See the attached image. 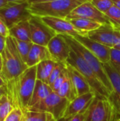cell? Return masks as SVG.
<instances>
[{
  "mask_svg": "<svg viewBox=\"0 0 120 121\" xmlns=\"http://www.w3.org/2000/svg\"><path fill=\"white\" fill-rule=\"evenodd\" d=\"M74 18H84L96 21L101 24L115 26L104 13L99 11L89 0L86 1L75 8L66 19L70 20Z\"/></svg>",
  "mask_w": 120,
  "mask_h": 121,
  "instance_id": "obj_8",
  "label": "cell"
},
{
  "mask_svg": "<svg viewBox=\"0 0 120 121\" xmlns=\"http://www.w3.org/2000/svg\"><path fill=\"white\" fill-rule=\"evenodd\" d=\"M64 35L66 40H67L68 43L71 46V49L82 56V57L86 60L88 65L95 72V74H96L99 80L101 82V83L106 87V89L111 94L113 91L112 86L105 70L103 63L97 57H95L91 51H89L86 48H85L81 43L77 41L74 37L66 35Z\"/></svg>",
  "mask_w": 120,
  "mask_h": 121,
  "instance_id": "obj_5",
  "label": "cell"
},
{
  "mask_svg": "<svg viewBox=\"0 0 120 121\" xmlns=\"http://www.w3.org/2000/svg\"><path fill=\"white\" fill-rule=\"evenodd\" d=\"M103 66L113 89L112 92L108 97L112 108L113 120L119 121L120 120V73L110 62L103 63Z\"/></svg>",
  "mask_w": 120,
  "mask_h": 121,
  "instance_id": "obj_10",
  "label": "cell"
},
{
  "mask_svg": "<svg viewBox=\"0 0 120 121\" xmlns=\"http://www.w3.org/2000/svg\"><path fill=\"white\" fill-rule=\"evenodd\" d=\"M23 121H24V119H23Z\"/></svg>",
  "mask_w": 120,
  "mask_h": 121,
  "instance_id": "obj_46",
  "label": "cell"
},
{
  "mask_svg": "<svg viewBox=\"0 0 120 121\" xmlns=\"http://www.w3.org/2000/svg\"><path fill=\"white\" fill-rule=\"evenodd\" d=\"M66 63L76 69L86 78L96 96L108 99L110 93L101 83L95 72L81 55L72 50L66 60Z\"/></svg>",
  "mask_w": 120,
  "mask_h": 121,
  "instance_id": "obj_4",
  "label": "cell"
},
{
  "mask_svg": "<svg viewBox=\"0 0 120 121\" xmlns=\"http://www.w3.org/2000/svg\"><path fill=\"white\" fill-rule=\"evenodd\" d=\"M14 109L8 95L0 97V121H4L6 118Z\"/></svg>",
  "mask_w": 120,
  "mask_h": 121,
  "instance_id": "obj_25",
  "label": "cell"
},
{
  "mask_svg": "<svg viewBox=\"0 0 120 121\" xmlns=\"http://www.w3.org/2000/svg\"><path fill=\"white\" fill-rule=\"evenodd\" d=\"M48 59L52 57L47 47L33 43L28 54L26 65L28 67L36 66L40 62Z\"/></svg>",
  "mask_w": 120,
  "mask_h": 121,
  "instance_id": "obj_18",
  "label": "cell"
},
{
  "mask_svg": "<svg viewBox=\"0 0 120 121\" xmlns=\"http://www.w3.org/2000/svg\"><path fill=\"white\" fill-rule=\"evenodd\" d=\"M95 96L96 95L93 91H90L83 95L78 96L75 99L69 102L63 118H69L86 111Z\"/></svg>",
  "mask_w": 120,
  "mask_h": 121,
  "instance_id": "obj_16",
  "label": "cell"
},
{
  "mask_svg": "<svg viewBox=\"0 0 120 121\" xmlns=\"http://www.w3.org/2000/svg\"><path fill=\"white\" fill-rule=\"evenodd\" d=\"M43 21L52 28L57 34H62L74 37L76 35H86V33L83 32L76 28L69 20L66 18L53 17V16H42L41 17Z\"/></svg>",
  "mask_w": 120,
  "mask_h": 121,
  "instance_id": "obj_14",
  "label": "cell"
},
{
  "mask_svg": "<svg viewBox=\"0 0 120 121\" xmlns=\"http://www.w3.org/2000/svg\"><path fill=\"white\" fill-rule=\"evenodd\" d=\"M6 4H8L6 0H0V9L3 7L4 6H5Z\"/></svg>",
  "mask_w": 120,
  "mask_h": 121,
  "instance_id": "obj_41",
  "label": "cell"
},
{
  "mask_svg": "<svg viewBox=\"0 0 120 121\" xmlns=\"http://www.w3.org/2000/svg\"><path fill=\"white\" fill-rule=\"evenodd\" d=\"M0 86H3V87H6V82L4 81V79H3L1 73H0Z\"/></svg>",
  "mask_w": 120,
  "mask_h": 121,
  "instance_id": "obj_38",
  "label": "cell"
},
{
  "mask_svg": "<svg viewBox=\"0 0 120 121\" xmlns=\"http://www.w3.org/2000/svg\"><path fill=\"white\" fill-rule=\"evenodd\" d=\"M74 38L80 43H81L85 48H86L89 51H91L103 63H107L110 62L111 48L91 39L87 35H79L74 36Z\"/></svg>",
  "mask_w": 120,
  "mask_h": 121,
  "instance_id": "obj_15",
  "label": "cell"
},
{
  "mask_svg": "<svg viewBox=\"0 0 120 121\" xmlns=\"http://www.w3.org/2000/svg\"><path fill=\"white\" fill-rule=\"evenodd\" d=\"M8 3H21L25 1H28V0H6Z\"/></svg>",
  "mask_w": 120,
  "mask_h": 121,
  "instance_id": "obj_39",
  "label": "cell"
},
{
  "mask_svg": "<svg viewBox=\"0 0 120 121\" xmlns=\"http://www.w3.org/2000/svg\"><path fill=\"white\" fill-rule=\"evenodd\" d=\"M110 62L120 73V50L115 48H111Z\"/></svg>",
  "mask_w": 120,
  "mask_h": 121,
  "instance_id": "obj_30",
  "label": "cell"
},
{
  "mask_svg": "<svg viewBox=\"0 0 120 121\" xmlns=\"http://www.w3.org/2000/svg\"><path fill=\"white\" fill-rule=\"evenodd\" d=\"M57 62L52 59L43 60L36 65L37 79L40 80L48 84V80L50 74L54 68Z\"/></svg>",
  "mask_w": 120,
  "mask_h": 121,
  "instance_id": "obj_21",
  "label": "cell"
},
{
  "mask_svg": "<svg viewBox=\"0 0 120 121\" xmlns=\"http://www.w3.org/2000/svg\"><path fill=\"white\" fill-rule=\"evenodd\" d=\"M51 1H55V0H28V2L29 4H35V3H40V2Z\"/></svg>",
  "mask_w": 120,
  "mask_h": 121,
  "instance_id": "obj_37",
  "label": "cell"
},
{
  "mask_svg": "<svg viewBox=\"0 0 120 121\" xmlns=\"http://www.w3.org/2000/svg\"><path fill=\"white\" fill-rule=\"evenodd\" d=\"M99 11L105 13L113 5L112 0H89Z\"/></svg>",
  "mask_w": 120,
  "mask_h": 121,
  "instance_id": "obj_28",
  "label": "cell"
},
{
  "mask_svg": "<svg viewBox=\"0 0 120 121\" xmlns=\"http://www.w3.org/2000/svg\"><path fill=\"white\" fill-rule=\"evenodd\" d=\"M85 121H114L112 108L108 99L95 96L87 109Z\"/></svg>",
  "mask_w": 120,
  "mask_h": 121,
  "instance_id": "obj_11",
  "label": "cell"
},
{
  "mask_svg": "<svg viewBox=\"0 0 120 121\" xmlns=\"http://www.w3.org/2000/svg\"><path fill=\"white\" fill-rule=\"evenodd\" d=\"M114 48L120 50V38H119V39H118V41H117V43H116V45H115V47H114Z\"/></svg>",
  "mask_w": 120,
  "mask_h": 121,
  "instance_id": "obj_42",
  "label": "cell"
},
{
  "mask_svg": "<svg viewBox=\"0 0 120 121\" xmlns=\"http://www.w3.org/2000/svg\"><path fill=\"white\" fill-rule=\"evenodd\" d=\"M110 20L117 27L120 28V9L115 5H113L105 13Z\"/></svg>",
  "mask_w": 120,
  "mask_h": 121,
  "instance_id": "obj_27",
  "label": "cell"
},
{
  "mask_svg": "<svg viewBox=\"0 0 120 121\" xmlns=\"http://www.w3.org/2000/svg\"><path fill=\"white\" fill-rule=\"evenodd\" d=\"M69 104V101L67 99L52 91L45 99L28 109L50 113L54 120L58 121L64 117Z\"/></svg>",
  "mask_w": 120,
  "mask_h": 121,
  "instance_id": "obj_7",
  "label": "cell"
},
{
  "mask_svg": "<svg viewBox=\"0 0 120 121\" xmlns=\"http://www.w3.org/2000/svg\"><path fill=\"white\" fill-rule=\"evenodd\" d=\"M66 67L68 72V74L76 88L78 96L83 95L84 94L88 93L90 91H93L92 89L88 84V81L86 78L74 67L66 62Z\"/></svg>",
  "mask_w": 120,
  "mask_h": 121,
  "instance_id": "obj_17",
  "label": "cell"
},
{
  "mask_svg": "<svg viewBox=\"0 0 120 121\" xmlns=\"http://www.w3.org/2000/svg\"></svg>",
  "mask_w": 120,
  "mask_h": 121,
  "instance_id": "obj_47",
  "label": "cell"
},
{
  "mask_svg": "<svg viewBox=\"0 0 120 121\" xmlns=\"http://www.w3.org/2000/svg\"><path fill=\"white\" fill-rule=\"evenodd\" d=\"M66 68V63L63 62H57L54 68L53 69L50 77L48 80V84L51 85L56 79L61 74V73Z\"/></svg>",
  "mask_w": 120,
  "mask_h": 121,
  "instance_id": "obj_29",
  "label": "cell"
},
{
  "mask_svg": "<svg viewBox=\"0 0 120 121\" xmlns=\"http://www.w3.org/2000/svg\"><path fill=\"white\" fill-rule=\"evenodd\" d=\"M14 43L16 45V48L18 49V51L22 57L23 60L26 63V60L28 56V54L30 52V50L33 45V43L32 41H23L20 40L16 38H13Z\"/></svg>",
  "mask_w": 120,
  "mask_h": 121,
  "instance_id": "obj_26",
  "label": "cell"
},
{
  "mask_svg": "<svg viewBox=\"0 0 120 121\" xmlns=\"http://www.w3.org/2000/svg\"><path fill=\"white\" fill-rule=\"evenodd\" d=\"M56 93L61 97L67 99L69 102H71L78 96L76 88L74 87L69 74L66 79H65L64 82L62 84L61 87L58 89V91Z\"/></svg>",
  "mask_w": 120,
  "mask_h": 121,
  "instance_id": "obj_22",
  "label": "cell"
},
{
  "mask_svg": "<svg viewBox=\"0 0 120 121\" xmlns=\"http://www.w3.org/2000/svg\"><path fill=\"white\" fill-rule=\"evenodd\" d=\"M37 81L36 66L28 67L16 78L6 82L7 95L13 106L28 109Z\"/></svg>",
  "mask_w": 120,
  "mask_h": 121,
  "instance_id": "obj_1",
  "label": "cell"
},
{
  "mask_svg": "<svg viewBox=\"0 0 120 121\" xmlns=\"http://www.w3.org/2000/svg\"><path fill=\"white\" fill-rule=\"evenodd\" d=\"M67 76H68V73H67V70L66 67L65 69L61 73V74L57 78V79L51 85H50L54 92H57L58 91V89L61 87L62 84L64 82Z\"/></svg>",
  "mask_w": 120,
  "mask_h": 121,
  "instance_id": "obj_31",
  "label": "cell"
},
{
  "mask_svg": "<svg viewBox=\"0 0 120 121\" xmlns=\"http://www.w3.org/2000/svg\"><path fill=\"white\" fill-rule=\"evenodd\" d=\"M2 69L1 74L6 82L22 74L28 67L21 57L11 36L6 38L5 48L1 53Z\"/></svg>",
  "mask_w": 120,
  "mask_h": 121,
  "instance_id": "obj_2",
  "label": "cell"
},
{
  "mask_svg": "<svg viewBox=\"0 0 120 121\" xmlns=\"http://www.w3.org/2000/svg\"><path fill=\"white\" fill-rule=\"evenodd\" d=\"M51 121H56V120H54V119H53V120H52Z\"/></svg>",
  "mask_w": 120,
  "mask_h": 121,
  "instance_id": "obj_45",
  "label": "cell"
},
{
  "mask_svg": "<svg viewBox=\"0 0 120 121\" xmlns=\"http://www.w3.org/2000/svg\"><path fill=\"white\" fill-rule=\"evenodd\" d=\"M86 1L87 0H55L29 4L28 10L30 13L34 16L66 18L75 8Z\"/></svg>",
  "mask_w": 120,
  "mask_h": 121,
  "instance_id": "obj_3",
  "label": "cell"
},
{
  "mask_svg": "<svg viewBox=\"0 0 120 121\" xmlns=\"http://www.w3.org/2000/svg\"><path fill=\"white\" fill-rule=\"evenodd\" d=\"M4 95H7V89L6 87L0 86V97Z\"/></svg>",
  "mask_w": 120,
  "mask_h": 121,
  "instance_id": "obj_36",
  "label": "cell"
},
{
  "mask_svg": "<svg viewBox=\"0 0 120 121\" xmlns=\"http://www.w3.org/2000/svg\"><path fill=\"white\" fill-rule=\"evenodd\" d=\"M0 34L6 38L9 36V28L7 27V26L4 23V21L1 18H0Z\"/></svg>",
  "mask_w": 120,
  "mask_h": 121,
  "instance_id": "obj_34",
  "label": "cell"
},
{
  "mask_svg": "<svg viewBox=\"0 0 120 121\" xmlns=\"http://www.w3.org/2000/svg\"><path fill=\"white\" fill-rule=\"evenodd\" d=\"M9 35L20 40L31 41V33L29 20L21 21L10 28Z\"/></svg>",
  "mask_w": 120,
  "mask_h": 121,
  "instance_id": "obj_20",
  "label": "cell"
},
{
  "mask_svg": "<svg viewBox=\"0 0 120 121\" xmlns=\"http://www.w3.org/2000/svg\"><path fill=\"white\" fill-rule=\"evenodd\" d=\"M23 119L25 121H51L54 118L47 112L27 109L23 111Z\"/></svg>",
  "mask_w": 120,
  "mask_h": 121,
  "instance_id": "obj_24",
  "label": "cell"
},
{
  "mask_svg": "<svg viewBox=\"0 0 120 121\" xmlns=\"http://www.w3.org/2000/svg\"><path fill=\"white\" fill-rule=\"evenodd\" d=\"M68 121V118H61V119H59V120H58V121Z\"/></svg>",
  "mask_w": 120,
  "mask_h": 121,
  "instance_id": "obj_44",
  "label": "cell"
},
{
  "mask_svg": "<svg viewBox=\"0 0 120 121\" xmlns=\"http://www.w3.org/2000/svg\"><path fill=\"white\" fill-rule=\"evenodd\" d=\"M87 116V110L79 113L72 117L68 118V121H85Z\"/></svg>",
  "mask_w": 120,
  "mask_h": 121,
  "instance_id": "obj_33",
  "label": "cell"
},
{
  "mask_svg": "<svg viewBox=\"0 0 120 121\" xmlns=\"http://www.w3.org/2000/svg\"><path fill=\"white\" fill-rule=\"evenodd\" d=\"M23 111L18 108H15L10 114L6 118L4 121H23Z\"/></svg>",
  "mask_w": 120,
  "mask_h": 121,
  "instance_id": "obj_32",
  "label": "cell"
},
{
  "mask_svg": "<svg viewBox=\"0 0 120 121\" xmlns=\"http://www.w3.org/2000/svg\"><path fill=\"white\" fill-rule=\"evenodd\" d=\"M29 23L31 41L35 44L47 46L52 38L57 34L43 21L40 16L32 15L29 19Z\"/></svg>",
  "mask_w": 120,
  "mask_h": 121,
  "instance_id": "obj_9",
  "label": "cell"
},
{
  "mask_svg": "<svg viewBox=\"0 0 120 121\" xmlns=\"http://www.w3.org/2000/svg\"><path fill=\"white\" fill-rule=\"evenodd\" d=\"M1 69H2V57H1V54L0 53V73L1 72Z\"/></svg>",
  "mask_w": 120,
  "mask_h": 121,
  "instance_id": "obj_43",
  "label": "cell"
},
{
  "mask_svg": "<svg viewBox=\"0 0 120 121\" xmlns=\"http://www.w3.org/2000/svg\"><path fill=\"white\" fill-rule=\"evenodd\" d=\"M29 2L8 3L0 9V18L10 29L16 24L28 21L32 14L28 10Z\"/></svg>",
  "mask_w": 120,
  "mask_h": 121,
  "instance_id": "obj_6",
  "label": "cell"
},
{
  "mask_svg": "<svg viewBox=\"0 0 120 121\" xmlns=\"http://www.w3.org/2000/svg\"><path fill=\"white\" fill-rule=\"evenodd\" d=\"M69 21L76 28L87 34L88 32L98 28L102 25L100 23L84 18H74L70 19Z\"/></svg>",
  "mask_w": 120,
  "mask_h": 121,
  "instance_id": "obj_23",
  "label": "cell"
},
{
  "mask_svg": "<svg viewBox=\"0 0 120 121\" xmlns=\"http://www.w3.org/2000/svg\"><path fill=\"white\" fill-rule=\"evenodd\" d=\"M114 5H115L117 8L120 9V0H112Z\"/></svg>",
  "mask_w": 120,
  "mask_h": 121,
  "instance_id": "obj_40",
  "label": "cell"
},
{
  "mask_svg": "<svg viewBox=\"0 0 120 121\" xmlns=\"http://www.w3.org/2000/svg\"><path fill=\"white\" fill-rule=\"evenodd\" d=\"M120 35V28L107 24H102L98 28L91 30L87 34L91 39L111 48H114L117 43Z\"/></svg>",
  "mask_w": 120,
  "mask_h": 121,
  "instance_id": "obj_12",
  "label": "cell"
},
{
  "mask_svg": "<svg viewBox=\"0 0 120 121\" xmlns=\"http://www.w3.org/2000/svg\"><path fill=\"white\" fill-rule=\"evenodd\" d=\"M6 43V37L0 34V53L1 54L5 48Z\"/></svg>",
  "mask_w": 120,
  "mask_h": 121,
  "instance_id": "obj_35",
  "label": "cell"
},
{
  "mask_svg": "<svg viewBox=\"0 0 120 121\" xmlns=\"http://www.w3.org/2000/svg\"><path fill=\"white\" fill-rule=\"evenodd\" d=\"M52 60L57 62L66 63L71 52V48L62 34H57L47 45Z\"/></svg>",
  "mask_w": 120,
  "mask_h": 121,
  "instance_id": "obj_13",
  "label": "cell"
},
{
  "mask_svg": "<svg viewBox=\"0 0 120 121\" xmlns=\"http://www.w3.org/2000/svg\"><path fill=\"white\" fill-rule=\"evenodd\" d=\"M52 91H53L49 84L37 79L28 108L32 107L45 99Z\"/></svg>",
  "mask_w": 120,
  "mask_h": 121,
  "instance_id": "obj_19",
  "label": "cell"
}]
</instances>
